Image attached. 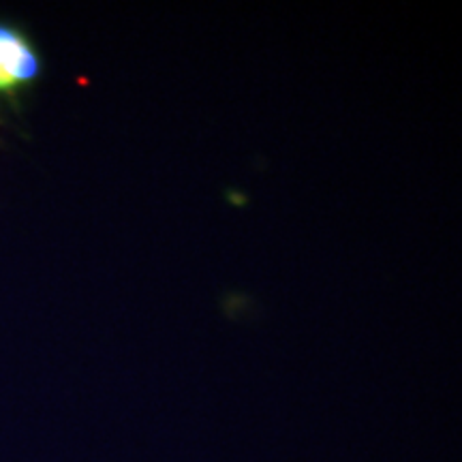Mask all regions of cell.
Segmentation results:
<instances>
[{"label": "cell", "instance_id": "cell-1", "mask_svg": "<svg viewBox=\"0 0 462 462\" xmlns=\"http://www.w3.org/2000/svg\"><path fill=\"white\" fill-rule=\"evenodd\" d=\"M42 73V58L20 28L0 22V92L24 88Z\"/></svg>", "mask_w": 462, "mask_h": 462}]
</instances>
